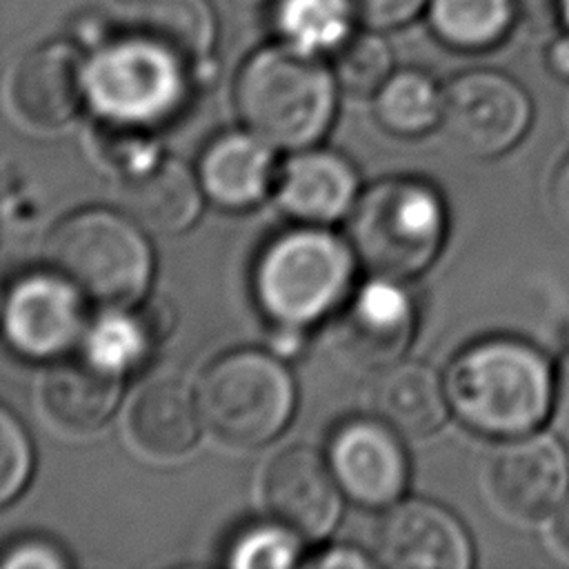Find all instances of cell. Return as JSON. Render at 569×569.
<instances>
[{"label": "cell", "instance_id": "obj_9", "mask_svg": "<svg viewBox=\"0 0 569 569\" xmlns=\"http://www.w3.org/2000/svg\"><path fill=\"white\" fill-rule=\"evenodd\" d=\"M487 487L496 505L511 518L538 520L567 498L569 462L558 438L525 433L509 438L487 469Z\"/></svg>", "mask_w": 569, "mask_h": 569}, {"label": "cell", "instance_id": "obj_27", "mask_svg": "<svg viewBox=\"0 0 569 569\" xmlns=\"http://www.w3.org/2000/svg\"><path fill=\"white\" fill-rule=\"evenodd\" d=\"M144 345V331L136 318L111 313L91 327L87 336V356L118 373H124L142 358Z\"/></svg>", "mask_w": 569, "mask_h": 569}, {"label": "cell", "instance_id": "obj_16", "mask_svg": "<svg viewBox=\"0 0 569 569\" xmlns=\"http://www.w3.org/2000/svg\"><path fill=\"white\" fill-rule=\"evenodd\" d=\"M276 191L289 216L311 224L331 222L351 207L356 173L338 153L302 151L284 164Z\"/></svg>", "mask_w": 569, "mask_h": 569}, {"label": "cell", "instance_id": "obj_6", "mask_svg": "<svg viewBox=\"0 0 569 569\" xmlns=\"http://www.w3.org/2000/svg\"><path fill=\"white\" fill-rule=\"evenodd\" d=\"M351 273V256L338 238L318 229L289 231L262 251L256 298L282 329H296L329 313L345 298Z\"/></svg>", "mask_w": 569, "mask_h": 569}, {"label": "cell", "instance_id": "obj_17", "mask_svg": "<svg viewBox=\"0 0 569 569\" xmlns=\"http://www.w3.org/2000/svg\"><path fill=\"white\" fill-rule=\"evenodd\" d=\"M120 204L138 227L171 236L198 218L200 189L180 160L167 158L131 176L120 191Z\"/></svg>", "mask_w": 569, "mask_h": 569}, {"label": "cell", "instance_id": "obj_22", "mask_svg": "<svg viewBox=\"0 0 569 569\" xmlns=\"http://www.w3.org/2000/svg\"><path fill=\"white\" fill-rule=\"evenodd\" d=\"M129 27V33L164 49L184 64L204 58L216 40V18L207 0H133Z\"/></svg>", "mask_w": 569, "mask_h": 569}, {"label": "cell", "instance_id": "obj_34", "mask_svg": "<svg viewBox=\"0 0 569 569\" xmlns=\"http://www.w3.org/2000/svg\"><path fill=\"white\" fill-rule=\"evenodd\" d=\"M313 567H367L371 565L369 558H365L360 551L349 547H331L322 553H318L313 560H309Z\"/></svg>", "mask_w": 569, "mask_h": 569}, {"label": "cell", "instance_id": "obj_36", "mask_svg": "<svg viewBox=\"0 0 569 569\" xmlns=\"http://www.w3.org/2000/svg\"><path fill=\"white\" fill-rule=\"evenodd\" d=\"M547 62L549 69L560 76V78H569V31H562V36H558L547 51Z\"/></svg>", "mask_w": 569, "mask_h": 569}, {"label": "cell", "instance_id": "obj_10", "mask_svg": "<svg viewBox=\"0 0 569 569\" xmlns=\"http://www.w3.org/2000/svg\"><path fill=\"white\" fill-rule=\"evenodd\" d=\"M373 560L393 569H467L471 542L453 513L427 500H405L385 511L371 538Z\"/></svg>", "mask_w": 569, "mask_h": 569}, {"label": "cell", "instance_id": "obj_14", "mask_svg": "<svg viewBox=\"0 0 569 569\" xmlns=\"http://www.w3.org/2000/svg\"><path fill=\"white\" fill-rule=\"evenodd\" d=\"M80 291L62 276L33 273L20 278L4 307V325L11 345L31 358L62 353L82 331Z\"/></svg>", "mask_w": 569, "mask_h": 569}, {"label": "cell", "instance_id": "obj_20", "mask_svg": "<svg viewBox=\"0 0 569 569\" xmlns=\"http://www.w3.org/2000/svg\"><path fill=\"white\" fill-rule=\"evenodd\" d=\"M200 411L189 389L171 378L149 382L129 409V436L153 458H176L184 453L200 425Z\"/></svg>", "mask_w": 569, "mask_h": 569}, {"label": "cell", "instance_id": "obj_4", "mask_svg": "<svg viewBox=\"0 0 569 569\" xmlns=\"http://www.w3.org/2000/svg\"><path fill=\"white\" fill-rule=\"evenodd\" d=\"M44 249L58 276L107 307L138 300L151 276L149 244L127 213L107 209L71 213L53 229Z\"/></svg>", "mask_w": 569, "mask_h": 569}, {"label": "cell", "instance_id": "obj_28", "mask_svg": "<svg viewBox=\"0 0 569 569\" xmlns=\"http://www.w3.org/2000/svg\"><path fill=\"white\" fill-rule=\"evenodd\" d=\"M298 533L278 527H253L240 536L229 553L233 567H289L298 560Z\"/></svg>", "mask_w": 569, "mask_h": 569}, {"label": "cell", "instance_id": "obj_19", "mask_svg": "<svg viewBox=\"0 0 569 569\" xmlns=\"http://www.w3.org/2000/svg\"><path fill=\"white\" fill-rule=\"evenodd\" d=\"M273 156L256 133L231 131L216 138L200 158V184L211 200L240 209L258 202L269 189Z\"/></svg>", "mask_w": 569, "mask_h": 569}, {"label": "cell", "instance_id": "obj_3", "mask_svg": "<svg viewBox=\"0 0 569 569\" xmlns=\"http://www.w3.org/2000/svg\"><path fill=\"white\" fill-rule=\"evenodd\" d=\"M347 238L356 258L378 278H411L436 258L442 244L445 209L429 184L387 178L356 200Z\"/></svg>", "mask_w": 569, "mask_h": 569}, {"label": "cell", "instance_id": "obj_1", "mask_svg": "<svg viewBox=\"0 0 569 569\" xmlns=\"http://www.w3.org/2000/svg\"><path fill=\"white\" fill-rule=\"evenodd\" d=\"M556 376L547 358L516 338H487L456 356L447 398L467 427L491 438L536 431L553 405Z\"/></svg>", "mask_w": 569, "mask_h": 569}, {"label": "cell", "instance_id": "obj_31", "mask_svg": "<svg viewBox=\"0 0 569 569\" xmlns=\"http://www.w3.org/2000/svg\"><path fill=\"white\" fill-rule=\"evenodd\" d=\"M67 565L69 560L62 551L44 540L16 542L2 558L4 569H60Z\"/></svg>", "mask_w": 569, "mask_h": 569}, {"label": "cell", "instance_id": "obj_2", "mask_svg": "<svg viewBox=\"0 0 569 569\" xmlns=\"http://www.w3.org/2000/svg\"><path fill=\"white\" fill-rule=\"evenodd\" d=\"M333 102L336 76L313 51L291 42L256 51L236 80L240 120L273 147L316 142L331 120Z\"/></svg>", "mask_w": 569, "mask_h": 569}, {"label": "cell", "instance_id": "obj_24", "mask_svg": "<svg viewBox=\"0 0 569 569\" xmlns=\"http://www.w3.org/2000/svg\"><path fill=\"white\" fill-rule=\"evenodd\" d=\"M442 93L420 71H398L376 91V118L398 136H416L440 122Z\"/></svg>", "mask_w": 569, "mask_h": 569}, {"label": "cell", "instance_id": "obj_21", "mask_svg": "<svg viewBox=\"0 0 569 569\" xmlns=\"http://www.w3.org/2000/svg\"><path fill=\"white\" fill-rule=\"evenodd\" d=\"M447 400L438 376L418 362L387 367L373 389L378 418L407 438L433 433L445 422Z\"/></svg>", "mask_w": 569, "mask_h": 569}, {"label": "cell", "instance_id": "obj_18", "mask_svg": "<svg viewBox=\"0 0 569 569\" xmlns=\"http://www.w3.org/2000/svg\"><path fill=\"white\" fill-rule=\"evenodd\" d=\"M120 376L89 356L58 360L42 380L44 409L64 429L91 431L111 416Z\"/></svg>", "mask_w": 569, "mask_h": 569}, {"label": "cell", "instance_id": "obj_26", "mask_svg": "<svg viewBox=\"0 0 569 569\" xmlns=\"http://www.w3.org/2000/svg\"><path fill=\"white\" fill-rule=\"evenodd\" d=\"M391 67V49L387 40L373 31L347 36L333 58L336 82L353 96L376 93L389 80Z\"/></svg>", "mask_w": 569, "mask_h": 569}, {"label": "cell", "instance_id": "obj_23", "mask_svg": "<svg viewBox=\"0 0 569 569\" xmlns=\"http://www.w3.org/2000/svg\"><path fill=\"white\" fill-rule=\"evenodd\" d=\"M433 33L451 49L482 51L502 42L516 24V0H429Z\"/></svg>", "mask_w": 569, "mask_h": 569}, {"label": "cell", "instance_id": "obj_12", "mask_svg": "<svg viewBox=\"0 0 569 569\" xmlns=\"http://www.w3.org/2000/svg\"><path fill=\"white\" fill-rule=\"evenodd\" d=\"M329 467L340 489L367 507L396 502L407 482V456L382 420L340 425L329 442Z\"/></svg>", "mask_w": 569, "mask_h": 569}, {"label": "cell", "instance_id": "obj_33", "mask_svg": "<svg viewBox=\"0 0 569 569\" xmlns=\"http://www.w3.org/2000/svg\"><path fill=\"white\" fill-rule=\"evenodd\" d=\"M549 202L553 209V216L569 227V158L558 167L551 189H549Z\"/></svg>", "mask_w": 569, "mask_h": 569}, {"label": "cell", "instance_id": "obj_29", "mask_svg": "<svg viewBox=\"0 0 569 569\" xmlns=\"http://www.w3.org/2000/svg\"><path fill=\"white\" fill-rule=\"evenodd\" d=\"M0 500L9 502L31 471V447L20 422L4 409L0 416Z\"/></svg>", "mask_w": 569, "mask_h": 569}, {"label": "cell", "instance_id": "obj_35", "mask_svg": "<svg viewBox=\"0 0 569 569\" xmlns=\"http://www.w3.org/2000/svg\"><path fill=\"white\" fill-rule=\"evenodd\" d=\"M549 538H551L553 547H556L562 556L569 558V498H565V500L560 502V507L553 511Z\"/></svg>", "mask_w": 569, "mask_h": 569}, {"label": "cell", "instance_id": "obj_13", "mask_svg": "<svg viewBox=\"0 0 569 569\" xmlns=\"http://www.w3.org/2000/svg\"><path fill=\"white\" fill-rule=\"evenodd\" d=\"M413 309L405 291L380 278L362 287L342 309L333 342L338 353L358 369H387L409 347Z\"/></svg>", "mask_w": 569, "mask_h": 569}, {"label": "cell", "instance_id": "obj_37", "mask_svg": "<svg viewBox=\"0 0 569 569\" xmlns=\"http://www.w3.org/2000/svg\"><path fill=\"white\" fill-rule=\"evenodd\" d=\"M218 7H222L224 11H231L236 16H247V13H256L258 9L267 7L271 0H213Z\"/></svg>", "mask_w": 569, "mask_h": 569}, {"label": "cell", "instance_id": "obj_7", "mask_svg": "<svg viewBox=\"0 0 569 569\" xmlns=\"http://www.w3.org/2000/svg\"><path fill=\"white\" fill-rule=\"evenodd\" d=\"M182 67L176 56L129 33L87 62V93L96 109L113 120L149 122L178 104Z\"/></svg>", "mask_w": 569, "mask_h": 569}, {"label": "cell", "instance_id": "obj_5", "mask_svg": "<svg viewBox=\"0 0 569 569\" xmlns=\"http://www.w3.org/2000/svg\"><path fill=\"white\" fill-rule=\"evenodd\" d=\"M196 402L202 425L224 445L260 447L287 425L293 407L289 371L256 349L218 358L200 378Z\"/></svg>", "mask_w": 569, "mask_h": 569}, {"label": "cell", "instance_id": "obj_32", "mask_svg": "<svg viewBox=\"0 0 569 569\" xmlns=\"http://www.w3.org/2000/svg\"><path fill=\"white\" fill-rule=\"evenodd\" d=\"M551 427L560 440L569 442V353L562 358L553 382Z\"/></svg>", "mask_w": 569, "mask_h": 569}, {"label": "cell", "instance_id": "obj_38", "mask_svg": "<svg viewBox=\"0 0 569 569\" xmlns=\"http://www.w3.org/2000/svg\"><path fill=\"white\" fill-rule=\"evenodd\" d=\"M556 11L562 29L569 31V0H556Z\"/></svg>", "mask_w": 569, "mask_h": 569}, {"label": "cell", "instance_id": "obj_11", "mask_svg": "<svg viewBox=\"0 0 569 569\" xmlns=\"http://www.w3.org/2000/svg\"><path fill=\"white\" fill-rule=\"evenodd\" d=\"M338 480L322 456L296 445L280 451L262 476V500L273 520L302 538L327 533L338 513Z\"/></svg>", "mask_w": 569, "mask_h": 569}, {"label": "cell", "instance_id": "obj_8", "mask_svg": "<svg viewBox=\"0 0 569 569\" xmlns=\"http://www.w3.org/2000/svg\"><path fill=\"white\" fill-rule=\"evenodd\" d=\"M531 113V100L513 78L478 69L458 76L442 91L440 127L462 153L493 158L525 136Z\"/></svg>", "mask_w": 569, "mask_h": 569}, {"label": "cell", "instance_id": "obj_15", "mask_svg": "<svg viewBox=\"0 0 569 569\" xmlns=\"http://www.w3.org/2000/svg\"><path fill=\"white\" fill-rule=\"evenodd\" d=\"M87 93V64L67 42H47L27 51L11 76L16 113L38 127L69 122Z\"/></svg>", "mask_w": 569, "mask_h": 569}, {"label": "cell", "instance_id": "obj_30", "mask_svg": "<svg viewBox=\"0 0 569 569\" xmlns=\"http://www.w3.org/2000/svg\"><path fill=\"white\" fill-rule=\"evenodd\" d=\"M351 16L371 29H391L413 20L429 0H342Z\"/></svg>", "mask_w": 569, "mask_h": 569}, {"label": "cell", "instance_id": "obj_25", "mask_svg": "<svg viewBox=\"0 0 569 569\" xmlns=\"http://www.w3.org/2000/svg\"><path fill=\"white\" fill-rule=\"evenodd\" d=\"M351 11L342 0H280L278 27L287 42L307 51L338 49L347 38Z\"/></svg>", "mask_w": 569, "mask_h": 569}]
</instances>
